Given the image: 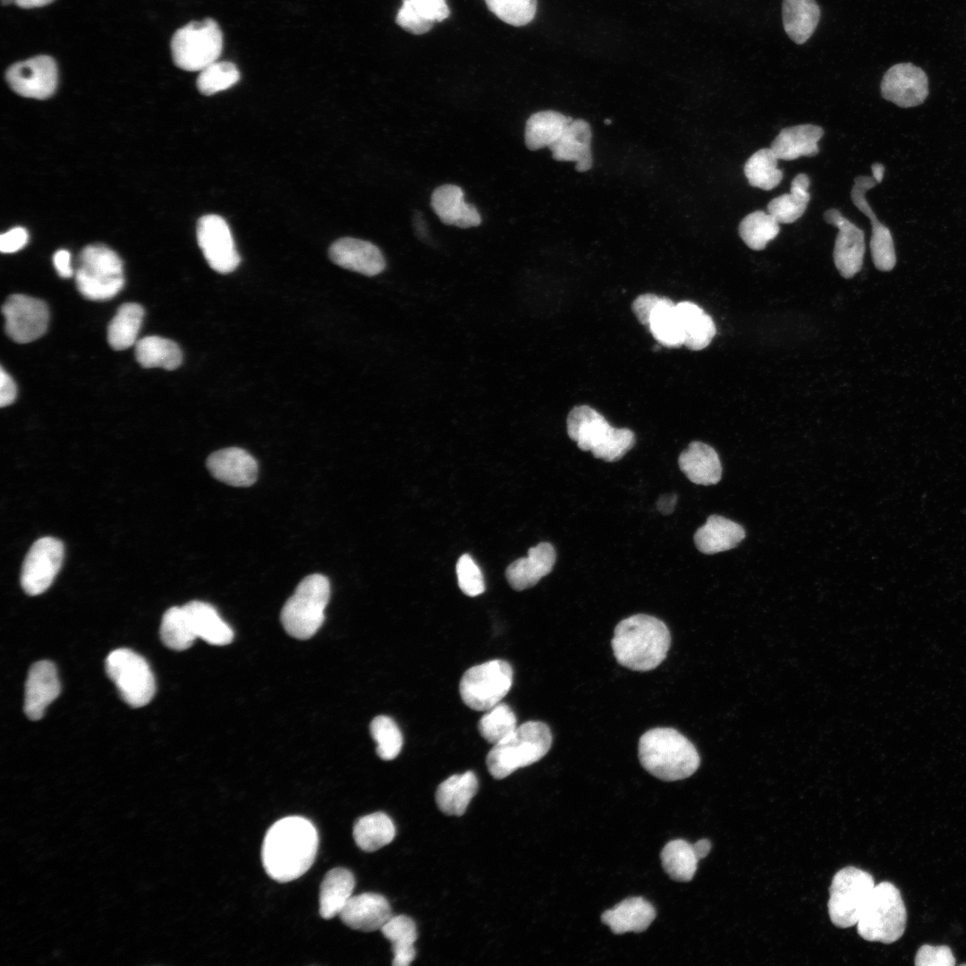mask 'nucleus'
<instances>
[{
  "label": "nucleus",
  "instance_id": "nucleus-12",
  "mask_svg": "<svg viewBox=\"0 0 966 966\" xmlns=\"http://www.w3.org/2000/svg\"><path fill=\"white\" fill-rule=\"evenodd\" d=\"M106 670L123 699L130 706L140 708L152 699L156 691L154 675L145 658L139 654L128 648L115 649L106 657Z\"/></svg>",
  "mask_w": 966,
  "mask_h": 966
},
{
  "label": "nucleus",
  "instance_id": "nucleus-20",
  "mask_svg": "<svg viewBox=\"0 0 966 966\" xmlns=\"http://www.w3.org/2000/svg\"><path fill=\"white\" fill-rule=\"evenodd\" d=\"M60 682L55 665L47 660L33 664L29 671L24 696V712L30 720L40 719L47 707L60 693Z\"/></svg>",
  "mask_w": 966,
  "mask_h": 966
},
{
  "label": "nucleus",
  "instance_id": "nucleus-2",
  "mask_svg": "<svg viewBox=\"0 0 966 966\" xmlns=\"http://www.w3.org/2000/svg\"><path fill=\"white\" fill-rule=\"evenodd\" d=\"M611 646L619 665L632 671L647 672L657 667L666 657L671 634L657 617L633 614L615 626Z\"/></svg>",
  "mask_w": 966,
  "mask_h": 966
},
{
  "label": "nucleus",
  "instance_id": "nucleus-19",
  "mask_svg": "<svg viewBox=\"0 0 966 966\" xmlns=\"http://www.w3.org/2000/svg\"><path fill=\"white\" fill-rule=\"evenodd\" d=\"M330 259L337 266L367 276L380 274L386 268L381 250L373 243L355 239L341 238L329 248Z\"/></svg>",
  "mask_w": 966,
  "mask_h": 966
},
{
  "label": "nucleus",
  "instance_id": "nucleus-21",
  "mask_svg": "<svg viewBox=\"0 0 966 966\" xmlns=\"http://www.w3.org/2000/svg\"><path fill=\"white\" fill-rule=\"evenodd\" d=\"M207 468L217 480L233 487H249L257 479L258 463L247 451L228 447L212 453Z\"/></svg>",
  "mask_w": 966,
  "mask_h": 966
},
{
  "label": "nucleus",
  "instance_id": "nucleus-48",
  "mask_svg": "<svg viewBox=\"0 0 966 966\" xmlns=\"http://www.w3.org/2000/svg\"><path fill=\"white\" fill-rule=\"evenodd\" d=\"M370 734L377 743L376 751L383 760L395 758L402 747V734L397 724L387 716H377L370 723Z\"/></svg>",
  "mask_w": 966,
  "mask_h": 966
},
{
  "label": "nucleus",
  "instance_id": "nucleus-8",
  "mask_svg": "<svg viewBox=\"0 0 966 966\" xmlns=\"http://www.w3.org/2000/svg\"><path fill=\"white\" fill-rule=\"evenodd\" d=\"M75 282L87 299L105 301L114 297L124 285L123 262L103 244L88 245L79 255Z\"/></svg>",
  "mask_w": 966,
  "mask_h": 966
},
{
  "label": "nucleus",
  "instance_id": "nucleus-24",
  "mask_svg": "<svg viewBox=\"0 0 966 966\" xmlns=\"http://www.w3.org/2000/svg\"><path fill=\"white\" fill-rule=\"evenodd\" d=\"M555 559L553 545L541 542L529 549L528 556L515 560L507 567V581L517 591L530 589L552 571Z\"/></svg>",
  "mask_w": 966,
  "mask_h": 966
},
{
  "label": "nucleus",
  "instance_id": "nucleus-6",
  "mask_svg": "<svg viewBox=\"0 0 966 966\" xmlns=\"http://www.w3.org/2000/svg\"><path fill=\"white\" fill-rule=\"evenodd\" d=\"M906 924L900 890L887 881L875 885L856 924L859 935L867 941L892 944L902 936Z\"/></svg>",
  "mask_w": 966,
  "mask_h": 966
},
{
  "label": "nucleus",
  "instance_id": "nucleus-42",
  "mask_svg": "<svg viewBox=\"0 0 966 966\" xmlns=\"http://www.w3.org/2000/svg\"><path fill=\"white\" fill-rule=\"evenodd\" d=\"M660 859L665 872L677 882L691 881L699 861L693 844L683 839L668 842L660 852Z\"/></svg>",
  "mask_w": 966,
  "mask_h": 966
},
{
  "label": "nucleus",
  "instance_id": "nucleus-38",
  "mask_svg": "<svg viewBox=\"0 0 966 966\" xmlns=\"http://www.w3.org/2000/svg\"><path fill=\"white\" fill-rule=\"evenodd\" d=\"M135 356L141 367L177 369L182 361L180 347L172 340L157 335L146 336L136 343Z\"/></svg>",
  "mask_w": 966,
  "mask_h": 966
},
{
  "label": "nucleus",
  "instance_id": "nucleus-49",
  "mask_svg": "<svg viewBox=\"0 0 966 966\" xmlns=\"http://www.w3.org/2000/svg\"><path fill=\"white\" fill-rule=\"evenodd\" d=\"M485 3L498 19L516 27L530 23L537 12V0H485Z\"/></svg>",
  "mask_w": 966,
  "mask_h": 966
},
{
  "label": "nucleus",
  "instance_id": "nucleus-10",
  "mask_svg": "<svg viewBox=\"0 0 966 966\" xmlns=\"http://www.w3.org/2000/svg\"><path fill=\"white\" fill-rule=\"evenodd\" d=\"M513 668L494 659L469 668L462 676L459 691L463 703L476 711H487L498 704L513 684Z\"/></svg>",
  "mask_w": 966,
  "mask_h": 966
},
{
  "label": "nucleus",
  "instance_id": "nucleus-22",
  "mask_svg": "<svg viewBox=\"0 0 966 966\" xmlns=\"http://www.w3.org/2000/svg\"><path fill=\"white\" fill-rule=\"evenodd\" d=\"M392 916L388 901L376 893L352 895L339 914L347 927L363 932L381 929Z\"/></svg>",
  "mask_w": 966,
  "mask_h": 966
},
{
  "label": "nucleus",
  "instance_id": "nucleus-43",
  "mask_svg": "<svg viewBox=\"0 0 966 966\" xmlns=\"http://www.w3.org/2000/svg\"><path fill=\"white\" fill-rule=\"evenodd\" d=\"M778 158L769 148H760L745 162L743 172L752 187L764 191L775 188L782 181L783 171L777 168Z\"/></svg>",
  "mask_w": 966,
  "mask_h": 966
},
{
  "label": "nucleus",
  "instance_id": "nucleus-15",
  "mask_svg": "<svg viewBox=\"0 0 966 966\" xmlns=\"http://www.w3.org/2000/svg\"><path fill=\"white\" fill-rule=\"evenodd\" d=\"M64 558L63 543L52 537L38 539L22 564L21 584L30 596L45 592L58 573Z\"/></svg>",
  "mask_w": 966,
  "mask_h": 966
},
{
  "label": "nucleus",
  "instance_id": "nucleus-36",
  "mask_svg": "<svg viewBox=\"0 0 966 966\" xmlns=\"http://www.w3.org/2000/svg\"><path fill=\"white\" fill-rule=\"evenodd\" d=\"M647 326L660 344L669 348L683 345L680 316L676 304L669 298L660 297L650 313Z\"/></svg>",
  "mask_w": 966,
  "mask_h": 966
},
{
  "label": "nucleus",
  "instance_id": "nucleus-35",
  "mask_svg": "<svg viewBox=\"0 0 966 966\" xmlns=\"http://www.w3.org/2000/svg\"><path fill=\"white\" fill-rule=\"evenodd\" d=\"M809 177L806 174H798L791 182L789 193H784L768 202L767 212L779 224L797 221L802 216L809 202Z\"/></svg>",
  "mask_w": 966,
  "mask_h": 966
},
{
  "label": "nucleus",
  "instance_id": "nucleus-54",
  "mask_svg": "<svg viewBox=\"0 0 966 966\" xmlns=\"http://www.w3.org/2000/svg\"><path fill=\"white\" fill-rule=\"evenodd\" d=\"M28 239V233L23 227L12 228L1 235L0 250L3 253L16 252L27 244Z\"/></svg>",
  "mask_w": 966,
  "mask_h": 966
},
{
  "label": "nucleus",
  "instance_id": "nucleus-45",
  "mask_svg": "<svg viewBox=\"0 0 966 966\" xmlns=\"http://www.w3.org/2000/svg\"><path fill=\"white\" fill-rule=\"evenodd\" d=\"M160 636L171 649L184 650L197 639L183 606H173L163 615Z\"/></svg>",
  "mask_w": 966,
  "mask_h": 966
},
{
  "label": "nucleus",
  "instance_id": "nucleus-25",
  "mask_svg": "<svg viewBox=\"0 0 966 966\" xmlns=\"http://www.w3.org/2000/svg\"><path fill=\"white\" fill-rule=\"evenodd\" d=\"M430 204L441 222L460 228H470L481 224L477 208L464 200L461 187L445 184L434 190Z\"/></svg>",
  "mask_w": 966,
  "mask_h": 966
},
{
  "label": "nucleus",
  "instance_id": "nucleus-52",
  "mask_svg": "<svg viewBox=\"0 0 966 966\" xmlns=\"http://www.w3.org/2000/svg\"><path fill=\"white\" fill-rule=\"evenodd\" d=\"M914 963L915 965L953 966L955 964V958L947 945H923L916 953Z\"/></svg>",
  "mask_w": 966,
  "mask_h": 966
},
{
  "label": "nucleus",
  "instance_id": "nucleus-58",
  "mask_svg": "<svg viewBox=\"0 0 966 966\" xmlns=\"http://www.w3.org/2000/svg\"><path fill=\"white\" fill-rule=\"evenodd\" d=\"M676 503V496H664L657 502V509L663 513H670L674 510Z\"/></svg>",
  "mask_w": 966,
  "mask_h": 966
},
{
  "label": "nucleus",
  "instance_id": "nucleus-9",
  "mask_svg": "<svg viewBox=\"0 0 966 966\" xmlns=\"http://www.w3.org/2000/svg\"><path fill=\"white\" fill-rule=\"evenodd\" d=\"M224 46L223 32L211 18L191 21L178 29L171 40L175 65L189 72H200L217 61Z\"/></svg>",
  "mask_w": 966,
  "mask_h": 966
},
{
  "label": "nucleus",
  "instance_id": "nucleus-23",
  "mask_svg": "<svg viewBox=\"0 0 966 966\" xmlns=\"http://www.w3.org/2000/svg\"><path fill=\"white\" fill-rule=\"evenodd\" d=\"M591 139L589 123L583 119H575L567 123L562 134L548 148L554 159L574 161L578 172H586L593 165Z\"/></svg>",
  "mask_w": 966,
  "mask_h": 966
},
{
  "label": "nucleus",
  "instance_id": "nucleus-57",
  "mask_svg": "<svg viewBox=\"0 0 966 966\" xmlns=\"http://www.w3.org/2000/svg\"><path fill=\"white\" fill-rule=\"evenodd\" d=\"M54 267L62 278H69L73 275L71 267V255L66 250H59L53 256Z\"/></svg>",
  "mask_w": 966,
  "mask_h": 966
},
{
  "label": "nucleus",
  "instance_id": "nucleus-1",
  "mask_svg": "<svg viewBox=\"0 0 966 966\" xmlns=\"http://www.w3.org/2000/svg\"><path fill=\"white\" fill-rule=\"evenodd\" d=\"M318 847V831L309 819L298 816L283 818L269 827L264 837V869L279 883L295 880L312 866Z\"/></svg>",
  "mask_w": 966,
  "mask_h": 966
},
{
  "label": "nucleus",
  "instance_id": "nucleus-26",
  "mask_svg": "<svg viewBox=\"0 0 966 966\" xmlns=\"http://www.w3.org/2000/svg\"><path fill=\"white\" fill-rule=\"evenodd\" d=\"M656 915V910L648 901L640 896H634L624 899L612 909L605 911L601 915V921L616 935L627 932L640 933L647 930Z\"/></svg>",
  "mask_w": 966,
  "mask_h": 966
},
{
  "label": "nucleus",
  "instance_id": "nucleus-53",
  "mask_svg": "<svg viewBox=\"0 0 966 966\" xmlns=\"http://www.w3.org/2000/svg\"><path fill=\"white\" fill-rule=\"evenodd\" d=\"M411 2L419 14L432 22H441L450 15L446 0H411Z\"/></svg>",
  "mask_w": 966,
  "mask_h": 966
},
{
  "label": "nucleus",
  "instance_id": "nucleus-63",
  "mask_svg": "<svg viewBox=\"0 0 966 966\" xmlns=\"http://www.w3.org/2000/svg\"><path fill=\"white\" fill-rule=\"evenodd\" d=\"M605 123H606V124H610V123H611V121H610V120H608V119H606V120H605Z\"/></svg>",
  "mask_w": 966,
  "mask_h": 966
},
{
  "label": "nucleus",
  "instance_id": "nucleus-14",
  "mask_svg": "<svg viewBox=\"0 0 966 966\" xmlns=\"http://www.w3.org/2000/svg\"><path fill=\"white\" fill-rule=\"evenodd\" d=\"M5 332L20 343L32 342L45 334L49 321L47 305L41 300L13 294L2 307Z\"/></svg>",
  "mask_w": 966,
  "mask_h": 966
},
{
  "label": "nucleus",
  "instance_id": "nucleus-37",
  "mask_svg": "<svg viewBox=\"0 0 966 966\" xmlns=\"http://www.w3.org/2000/svg\"><path fill=\"white\" fill-rule=\"evenodd\" d=\"M573 119L554 110L537 112L526 122L524 140L530 150L549 147Z\"/></svg>",
  "mask_w": 966,
  "mask_h": 966
},
{
  "label": "nucleus",
  "instance_id": "nucleus-5",
  "mask_svg": "<svg viewBox=\"0 0 966 966\" xmlns=\"http://www.w3.org/2000/svg\"><path fill=\"white\" fill-rule=\"evenodd\" d=\"M552 733L540 721H527L505 739L494 744L487 755V767L496 779L540 760L550 750Z\"/></svg>",
  "mask_w": 966,
  "mask_h": 966
},
{
  "label": "nucleus",
  "instance_id": "nucleus-30",
  "mask_svg": "<svg viewBox=\"0 0 966 966\" xmlns=\"http://www.w3.org/2000/svg\"><path fill=\"white\" fill-rule=\"evenodd\" d=\"M197 638L211 645L224 646L232 642L233 631L208 603L191 601L182 606Z\"/></svg>",
  "mask_w": 966,
  "mask_h": 966
},
{
  "label": "nucleus",
  "instance_id": "nucleus-62",
  "mask_svg": "<svg viewBox=\"0 0 966 966\" xmlns=\"http://www.w3.org/2000/svg\"><path fill=\"white\" fill-rule=\"evenodd\" d=\"M1 3L3 5H8L11 4H14V0H1Z\"/></svg>",
  "mask_w": 966,
  "mask_h": 966
},
{
  "label": "nucleus",
  "instance_id": "nucleus-51",
  "mask_svg": "<svg viewBox=\"0 0 966 966\" xmlns=\"http://www.w3.org/2000/svg\"><path fill=\"white\" fill-rule=\"evenodd\" d=\"M395 22L404 30L414 35L428 32L434 24V22L418 13L411 0H402L395 17Z\"/></svg>",
  "mask_w": 966,
  "mask_h": 966
},
{
  "label": "nucleus",
  "instance_id": "nucleus-33",
  "mask_svg": "<svg viewBox=\"0 0 966 966\" xmlns=\"http://www.w3.org/2000/svg\"><path fill=\"white\" fill-rule=\"evenodd\" d=\"M783 24L786 34L796 44H804L815 31L820 9L815 0H784Z\"/></svg>",
  "mask_w": 966,
  "mask_h": 966
},
{
  "label": "nucleus",
  "instance_id": "nucleus-39",
  "mask_svg": "<svg viewBox=\"0 0 966 966\" xmlns=\"http://www.w3.org/2000/svg\"><path fill=\"white\" fill-rule=\"evenodd\" d=\"M356 844L365 852H375L390 843L395 836V826L384 812H375L359 818L352 829Z\"/></svg>",
  "mask_w": 966,
  "mask_h": 966
},
{
  "label": "nucleus",
  "instance_id": "nucleus-59",
  "mask_svg": "<svg viewBox=\"0 0 966 966\" xmlns=\"http://www.w3.org/2000/svg\"><path fill=\"white\" fill-rule=\"evenodd\" d=\"M694 851L699 859L705 858L711 850V842L708 839L703 838L697 841L694 844Z\"/></svg>",
  "mask_w": 966,
  "mask_h": 966
},
{
  "label": "nucleus",
  "instance_id": "nucleus-32",
  "mask_svg": "<svg viewBox=\"0 0 966 966\" xmlns=\"http://www.w3.org/2000/svg\"><path fill=\"white\" fill-rule=\"evenodd\" d=\"M355 886L353 874L344 868H335L324 877L319 890V914L325 919L339 916L352 897Z\"/></svg>",
  "mask_w": 966,
  "mask_h": 966
},
{
  "label": "nucleus",
  "instance_id": "nucleus-41",
  "mask_svg": "<svg viewBox=\"0 0 966 966\" xmlns=\"http://www.w3.org/2000/svg\"><path fill=\"white\" fill-rule=\"evenodd\" d=\"M144 318V309L138 303L121 305L107 328V340L114 350H125L136 342Z\"/></svg>",
  "mask_w": 966,
  "mask_h": 966
},
{
  "label": "nucleus",
  "instance_id": "nucleus-46",
  "mask_svg": "<svg viewBox=\"0 0 966 966\" xmlns=\"http://www.w3.org/2000/svg\"><path fill=\"white\" fill-rule=\"evenodd\" d=\"M478 728L480 735L494 745L517 728V718L510 706L499 702L482 716Z\"/></svg>",
  "mask_w": 966,
  "mask_h": 966
},
{
  "label": "nucleus",
  "instance_id": "nucleus-29",
  "mask_svg": "<svg viewBox=\"0 0 966 966\" xmlns=\"http://www.w3.org/2000/svg\"><path fill=\"white\" fill-rule=\"evenodd\" d=\"M745 538L743 527L720 515H710L694 534L696 547L703 554L713 555L730 550Z\"/></svg>",
  "mask_w": 966,
  "mask_h": 966
},
{
  "label": "nucleus",
  "instance_id": "nucleus-4",
  "mask_svg": "<svg viewBox=\"0 0 966 966\" xmlns=\"http://www.w3.org/2000/svg\"><path fill=\"white\" fill-rule=\"evenodd\" d=\"M567 434L582 451L597 459L613 462L622 459L635 445L634 433L612 427L605 417L589 405L573 407L566 419Z\"/></svg>",
  "mask_w": 966,
  "mask_h": 966
},
{
  "label": "nucleus",
  "instance_id": "nucleus-11",
  "mask_svg": "<svg viewBox=\"0 0 966 966\" xmlns=\"http://www.w3.org/2000/svg\"><path fill=\"white\" fill-rule=\"evenodd\" d=\"M874 886L872 875L865 870L849 866L837 871L827 903L833 924L841 928L856 925Z\"/></svg>",
  "mask_w": 966,
  "mask_h": 966
},
{
  "label": "nucleus",
  "instance_id": "nucleus-16",
  "mask_svg": "<svg viewBox=\"0 0 966 966\" xmlns=\"http://www.w3.org/2000/svg\"><path fill=\"white\" fill-rule=\"evenodd\" d=\"M5 79L17 94L45 99L51 97L56 89V63L49 55H37L12 64L5 72Z\"/></svg>",
  "mask_w": 966,
  "mask_h": 966
},
{
  "label": "nucleus",
  "instance_id": "nucleus-61",
  "mask_svg": "<svg viewBox=\"0 0 966 966\" xmlns=\"http://www.w3.org/2000/svg\"><path fill=\"white\" fill-rule=\"evenodd\" d=\"M871 169H872V173H873V177L875 178V180L877 181V183H880L882 182V179H883V176H884V171H885L884 165L882 164L876 163V164H873L871 165Z\"/></svg>",
  "mask_w": 966,
  "mask_h": 966
},
{
  "label": "nucleus",
  "instance_id": "nucleus-60",
  "mask_svg": "<svg viewBox=\"0 0 966 966\" xmlns=\"http://www.w3.org/2000/svg\"><path fill=\"white\" fill-rule=\"evenodd\" d=\"M54 0H14V4L21 8H35L47 5Z\"/></svg>",
  "mask_w": 966,
  "mask_h": 966
},
{
  "label": "nucleus",
  "instance_id": "nucleus-50",
  "mask_svg": "<svg viewBox=\"0 0 966 966\" xmlns=\"http://www.w3.org/2000/svg\"><path fill=\"white\" fill-rule=\"evenodd\" d=\"M456 574L458 585L465 595L476 597L485 591L483 574L470 555L460 556L456 564Z\"/></svg>",
  "mask_w": 966,
  "mask_h": 966
},
{
  "label": "nucleus",
  "instance_id": "nucleus-55",
  "mask_svg": "<svg viewBox=\"0 0 966 966\" xmlns=\"http://www.w3.org/2000/svg\"><path fill=\"white\" fill-rule=\"evenodd\" d=\"M660 296L653 293L639 295L631 304V309L638 320L647 326L653 308L659 301Z\"/></svg>",
  "mask_w": 966,
  "mask_h": 966
},
{
  "label": "nucleus",
  "instance_id": "nucleus-3",
  "mask_svg": "<svg viewBox=\"0 0 966 966\" xmlns=\"http://www.w3.org/2000/svg\"><path fill=\"white\" fill-rule=\"evenodd\" d=\"M638 757L646 771L667 782L690 777L700 764L692 742L671 727H656L644 733L639 740Z\"/></svg>",
  "mask_w": 966,
  "mask_h": 966
},
{
  "label": "nucleus",
  "instance_id": "nucleus-13",
  "mask_svg": "<svg viewBox=\"0 0 966 966\" xmlns=\"http://www.w3.org/2000/svg\"><path fill=\"white\" fill-rule=\"evenodd\" d=\"M197 241L209 267L217 273L229 274L241 262L226 221L218 215H205L197 224Z\"/></svg>",
  "mask_w": 966,
  "mask_h": 966
},
{
  "label": "nucleus",
  "instance_id": "nucleus-40",
  "mask_svg": "<svg viewBox=\"0 0 966 966\" xmlns=\"http://www.w3.org/2000/svg\"><path fill=\"white\" fill-rule=\"evenodd\" d=\"M384 936L392 944L394 966H408L414 960L417 940L415 922L408 916H392L380 929Z\"/></svg>",
  "mask_w": 966,
  "mask_h": 966
},
{
  "label": "nucleus",
  "instance_id": "nucleus-47",
  "mask_svg": "<svg viewBox=\"0 0 966 966\" xmlns=\"http://www.w3.org/2000/svg\"><path fill=\"white\" fill-rule=\"evenodd\" d=\"M240 79L241 73L235 64L216 61L199 72L196 84L201 94L210 96L228 89Z\"/></svg>",
  "mask_w": 966,
  "mask_h": 966
},
{
  "label": "nucleus",
  "instance_id": "nucleus-44",
  "mask_svg": "<svg viewBox=\"0 0 966 966\" xmlns=\"http://www.w3.org/2000/svg\"><path fill=\"white\" fill-rule=\"evenodd\" d=\"M780 232L779 223L768 212L756 210L744 216L739 224L738 233L743 242L751 250H762Z\"/></svg>",
  "mask_w": 966,
  "mask_h": 966
},
{
  "label": "nucleus",
  "instance_id": "nucleus-18",
  "mask_svg": "<svg viewBox=\"0 0 966 966\" xmlns=\"http://www.w3.org/2000/svg\"><path fill=\"white\" fill-rule=\"evenodd\" d=\"M882 97L900 107H913L924 102L928 95L926 73L912 64L892 66L883 76Z\"/></svg>",
  "mask_w": 966,
  "mask_h": 966
},
{
  "label": "nucleus",
  "instance_id": "nucleus-17",
  "mask_svg": "<svg viewBox=\"0 0 966 966\" xmlns=\"http://www.w3.org/2000/svg\"><path fill=\"white\" fill-rule=\"evenodd\" d=\"M823 217L826 224L838 229L833 252L835 266L843 277L852 278L863 265L864 232L835 208L826 210Z\"/></svg>",
  "mask_w": 966,
  "mask_h": 966
},
{
  "label": "nucleus",
  "instance_id": "nucleus-7",
  "mask_svg": "<svg viewBox=\"0 0 966 966\" xmlns=\"http://www.w3.org/2000/svg\"><path fill=\"white\" fill-rule=\"evenodd\" d=\"M329 598L330 583L326 576L314 573L305 577L281 610L284 631L298 640L311 638L324 622Z\"/></svg>",
  "mask_w": 966,
  "mask_h": 966
},
{
  "label": "nucleus",
  "instance_id": "nucleus-28",
  "mask_svg": "<svg viewBox=\"0 0 966 966\" xmlns=\"http://www.w3.org/2000/svg\"><path fill=\"white\" fill-rule=\"evenodd\" d=\"M680 470L693 483L703 486L715 485L722 476L719 456L710 445L691 442L678 459Z\"/></svg>",
  "mask_w": 966,
  "mask_h": 966
},
{
  "label": "nucleus",
  "instance_id": "nucleus-27",
  "mask_svg": "<svg viewBox=\"0 0 966 966\" xmlns=\"http://www.w3.org/2000/svg\"><path fill=\"white\" fill-rule=\"evenodd\" d=\"M823 135V128L811 123L785 127L774 139L770 148L778 159L785 161L813 157L819 152L818 142Z\"/></svg>",
  "mask_w": 966,
  "mask_h": 966
},
{
  "label": "nucleus",
  "instance_id": "nucleus-31",
  "mask_svg": "<svg viewBox=\"0 0 966 966\" xmlns=\"http://www.w3.org/2000/svg\"><path fill=\"white\" fill-rule=\"evenodd\" d=\"M479 789L474 772L454 774L437 787L436 801L440 810L447 815L462 816Z\"/></svg>",
  "mask_w": 966,
  "mask_h": 966
},
{
  "label": "nucleus",
  "instance_id": "nucleus-56",
  "mask_svg": "<svg viewBox=\"0 0 966 966\" xmlns=\"http://www.w3.org/2000/svg\"><path fill=\"white\" fill-rule=\"evenodd\" d=\"M17 394L16 385L10 375L1 368L0 371V405L1 407L12 404Z\"/></svg>",
  "mask_w": 966,
  "mask_h": 966
},
{
  "label": "nucleus",
  "instance_id": "nucleus-34",
  "mask_svg": "<svg viewBox=\"0 0 966 966\" xmlns=\"http://www.w3.org/2000/svg\"><path fill=\"white\" fill-rule=\"evenodd\" d=\"M676 308L683 331V345L692 351L708 346L716 333L712 318L691 301H682Z\"/></svg>",
  "mask_w": 966,
  "mask_h": 966
}]
</instances>
